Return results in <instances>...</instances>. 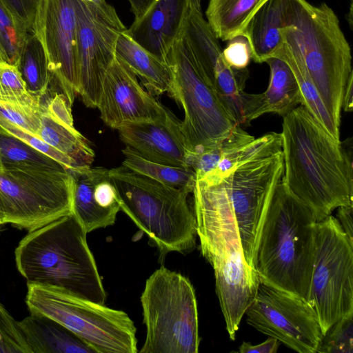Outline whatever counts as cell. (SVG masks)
Here are the masks:
<instances>
[{"label":"cell","instance_id":"603a6c76","mask_svg":"<svg viewBox=\"0 0 353 353\" xmlns=\"http://www.w3.org/2000/svg\"><path fill=\"white\" fill-rule=\"evenodd\" d=\"M19 323L32 353H96L77 335L48 316L30 313Z\"/></svg>","mask_w":353,"mask_h":353},{"label":"cell","instance_id":"cb8c5ba5","mask_svg":"<svg viewBox=\"0 0 353 353\" xmlns=\"http://www.w3.org/2000/svg\"><path fill=\"white\" fill-rule=\"evenodd\" d=\"M282 28V0H268L252 17L243 34L254 62H265L283 44Z\"/></svg>","mask_w":353,"mask_h":353},{"label":"cell","instance_id":"52a82bcc","mask_svg":"<svg viewBox=\"0 0 353 353\" xmlns=\"http://www.w3.org/2000/svg\"><path fill=\"white\" fill-rule=\"evenodd\" d=\"M121 210L149 238L163 256L185 252L196 243V225L186 191L121 165L109 170Z\"/></svg>","mask_w":353,"mask_h":353},{"label":"cell","instance_id":"83f0119b","mask_svg":"<svg viewBox=\"0 0 353 353\" xmlns=\"http://www.w3.org/2000/svg\"><path fill=\"white\" fill-rule=\"evenodd\" d=\"M17 67L24 80L28 91L41 101L52 81L43 48L30 32L21 48Z\"/></svg>","mask_w":353,"mask_h":353},{"label":"cell","instance_id":"277c9868","mask_svg":"<svg viewBox=\"0 0 353 353\" xmlns=\"http://www.w3.org/2000/svg\"><path fill=\"white\" fill-rule=\"evenodd\" d=\"M86 234L72 213L28 232L14 251L18 271L27 283L104 305L107 295Z\"/></svg>","mask_w":353,"mask_h":353},{"label":"cell","instance_id":"7c38bea8","mask_svg":"<svg viewBox=\"0 0 353 353\" xmlns=\"http://www.w3.org/2000/svg\"><path fill=\"white\" fill-rule=\"evenodd\" d=\"M282 150L248 160L218 181L233 209L245 258L254 268V252L260 225L269 200L283 174Z\"/></svg>","mask_w":353,"mask_h":353},{"label":"cell","instance_id":"d6986e66","mask_svg":"<svg viewBox=\"0 0 353 353\" xmlns=\"http://www.w3.org/2000/svg\"><path fill=\"white\" fill-rule=\"evenodd\" d=\"M188 9L187 0H152L126 32L164 61L166 52L181 31Z\"/></svg>","mask_w":353,"mask_h":353},{"label":"cell","instance_id":"e0dca14e","mask_svg":"<svg viewBox=\"0 0 353 353\" xmlns=\"http://www.w3.org/2000/svg\"><path fill=\"white\" fill-rule=\"evenodd\" d=\"M117 130L125 145L143 157L157 163L189 168L181 121L170 111L158 119L125 123Z\"/></svg>","mask_w":353,"mask_h":353},{"label":"cell","instance_id":"ee69618b","mask_svg":"<svg viewBox=\"0 0 353 353\" xmlns=\"http://www.w3.org/2000/svg\"><path fill=\"white\" fill-rule=\"evenodd\" d=\"M3 215L1 203V199H0V222L2 225H3Z\"/></svg>","mask_w":353,"mask_h":353},{"label":"cell","instance_id":"ffe728a7","mask_svg":"<svg viewBox=\"0 0 353 353\" xmlns=\"http://www.w3.org/2000/svg\"><path fill=\"white\" fill-rule=\"evenodd\" d=\"M41 123L36 136L74 160L79 168L90 167L94 152L74 126L71 106L61 95L41 103Z\"/></svg>","mask_w":353,"mask_h":353},{"label":"cell","instance_id":"30bf717a","mask_svg":"<svg viewBox=\"0 0 353 353\" xmlns=\"http://www.w3.org/2000/svg\"><path fill=\"white\" fill-rule=\"evenodd\" d=\"M307 301L317 314L323 334L335 322L353 314V243L332 215L316 223Z\"/></svg>","mask_w":353,"mask_h":353},{"label":"cell","instance_id":"44dd1931","mask_svg":"<svg viewBox=\"0 0 353 353\" xmlns=\"http://www.w3.org/2000/svg\"><path fill=\"white\" fill-rule=\"evenodd\" d=\"M265 63L270 72L267 90L260 94L244 92L242 95V115L246 125L267 113L283 117L303 103L299 84L288 63L276 57L269 58Z\"/></svg>","mask_w":353,"mask_h":353},{"label":"cell","instance_id":"4dcf8cb0","mask_svg":"<svg viewBox=\"0 0 353 353\" xmlns=\"http://www.w3.org/2000/svg\"><path fill=\"white\" fill-rule=\"evenodd\" d=\"M0 99L34 108L41 105L28 91L17 65L6 62L0 63Z\"/></svg>","mask_w":353,"mask_h":353},{"label":"cell","instance_id":"ac0fdd59","mask_svg":"<svg viewBox=\"0 0 353 353\" xmlns=\"http://www.w3.org/2000/svg\"><path fill=\"white\" fill-rule=\"evenodd\" d=\"M109 170L91 166L70 170L73 179L72 214L86 233L112 225L121 210Z\"/></svg>","mask_w":353,"mask_h":353},{"label":"cell","instance_id":"b9f144b4","mask_svg":"<svg viewBox=\"0 0 353 353\" xmlns=\"http://www.w3.org/2000/svg\"><path fill=\"white\" fill-rule=\"evenodd\" d=\"M187 2L188 8L196 10L199 12H202L201 6V0H187Z\"/></svg>","mask_w":353,"mask_h":353},{"label":"cell","instance_id":"5b68a950","mask_svg":"<svg viewBox=\"0 0 353 353\" xmlns=\"http://www.w3.org/2000/svg\"><path fill=\"white\" fill-rule=\"evenodd\" d=\"M283 42L299 52L325 107L340 125L343 92L352 68L351 48L339 19L326 3L282 0Z\"/></svg>","mask_w":353,"mask_h":353},{"label":"cell","instance_id":"7bdbcfd3","mask_svg":"<svg viewBox=\"0 0 353 353\" xmlns=\"http://www.w3.org/2000/svg\"><path fill=\"white\" fill-rule=\"evenodd\" d=\"M347 22L350 25V28L352 29V17H353V14H352V0L350 1V11L349 12L347 13Z\"/></svg>","mask_w":353,"mask_h":353},{"label":"cell","instance_id":"ab89813d","mask_svg":"<svg viewBox=\"0 0 353 353\" xmlns=\"http://www.w3.org/2000/svg\"><path fill=\"white\" fill-rule=\"evenodd\" d=\"M353 73L350 76L346 84L342 100V110L345 112H352L353 110Z\"/></svg>","mask_w":353,"mask_h":353},{"label":"cell","instance_id":"7a4b0ae2","mask_svg":"<svg viewBox=\"0 0 353 353\" xmlns=\"http://www.w3.org/2000/svg\"><path fill=\"white\" fill-rule=\"evenodd\" d=\"M192 193L201 251L214 270L226 329L234 340L260 281L245 258L234 213L220 183L196 178Z\"/></svg>","mask_w":353,"mask_h":353},{"label":"cell","instance_id":"8992f818","mask_svg":"<svg viewBox=\"0 0 353 353\" xmlns=\"http://www.w3.org/2000/svg\"><path fill=\"white\" fill-rule=\"evenodd\" d=\"M172 76L169 95L185 114L181 128L188 153L223 146L245 133L227 110L195 57L183 32L165 53Z\"/></svg>","mask_w":353,"mask_h":353},{"label":"cell","instance_id":"f546056e","mask_svg":"<svg viewBox=\"0 0 353 353\" xmlns=\"http://www.w3.org/2000/svg\"><path fill=\"white\" fill-rule=\"evenodd\" d=\"M32 32L4 0H0V49L6 63L17 65L21 48Z\"/></svg>","mask_w":353,"mask_h":353},{"label":"cell","instance_id":"484cf974","mask_svg":"<svg viewBox=\"0 0 353 353\" xmlns=\"http://www.w3.org/2000/svg\"><path fill=\"white\" fill-rule=\"evenodd\" d=\"M272 57L279 58L288 63L299 84L303 105L331 135L340 140V125L325 107L299 52L283 43Z\"/></svg>","mask_w":353,"mask_h":353},{"label":"cell","instance_id":"2e32d148","mask_svg":"<svg viewBox=\"0 0 353 353\" xmlns=\"http://www.w3.org/2000/svg\"><path fill=\"white\" fill-rule=\"evenodd\" d=\"M97 108L105 124L116 130L125 123L152 121L170 112L117 57L103 78Z\"/></svg>","mask_w":353,"mask_h":353},{"label":"cell","instance_id":"6da1fadb","mask_svg":"<svg viewBox=\"0 0 353 353\" xmlns=\"http://www.w3.org/2000/svg\"><path fill=\"white\" fill-rule=\"evenodd\" d=\"M281 181L312 210L317 222L353 205L351 154L303 105L283 117Z\"/></svg>","mask_w":353,"mask_h":353},{"label":"cell","instance_id":"d590c367","mask_svg":"<svg viewBox=\"0 0 353 353\" xmlns=\"http://www.w3.org/2000/svg\"><path fill=\"white\" fill-rule=\"evenodd\" d=\"M92 8L101 18L121 31L127 28L119 17L114 8L105 0H82Z\"/></svg>","mask_w":353,"mask_h":353},{"label":"cell","instance_id":"4fadbf2b","mask_svg":"<svg viewBox=\"0 0 353 353\" xmlns=\"http://www.w3.org/2000/svg\"><path fill=\"white\" fill-rule=\"evenodd\" d=\"M245 314L248 324L294 351L317 352L323 334L305 299L260 283Z\"/></svg>","mask_w":353,"mask_h":353},{"label":"cell","instance_id":"9a60e30c","mask_svg":"<svg viewBox=\"0 0 353 353\" xmlns=\"http://www.w3.org/2000/svg\"><path fill=\"white\" fill-rule=\"evenodd\" d=\"M77 12L78 94L88 108H97L105 74L115 59L121 32L82 0Z\"/></svg>","mask_w":353,"mask_h":353},{"label":"cell","instance_id":"5bb4252c","mask_svg":"<svg viewBox=\"0 0 353 353\" xmlns=\"http://www.w3.org/2000/svg\"><path fill=\"white\" fill-rule=\"evenodd\" d=\"M32 32L43 48L52 80L72 106L79 71L74 0H37Z\"/></svg>","mask_w":353,"mask_h":353},{"label":"cell","instance_id":"7402d4cb","mask_svg":"<svg viewBox=\"0 0 353 353\" xmlns=\"http://www.w3.org/2000/svg\"><path fill=\"white\" fill-rule=\"evenodd\" d=\"M126 30L121 32L117 38L116 57L141 79L143 85L153 97L164 93L169 94L172 76L168 65L135 41Z\"/></svg>","mask_w":353,"mask_h":353},{"label":"cell","instance_id":"f35d334b","mask_svg":"<svg viewBox=\"0 0 353 353\" xmlns=\"http://www.w3.org/2000/svg\"><path fill=\"white\" fill-rule=\"evenodd\" d=\"M353 205H344L338 208L337 220L342 229L347 236L350 241L353 243L352 227Z\"/></svg>","mask_w":353,"mask_h":353},{"label":"cell","instance_id":"74e56055","mask_svg":"<svg viewBox=\"0 0 353 353\" xmlns=\"http://www.w3.org/2000/svg\"><path fill=\"white\" fill-rule=\"evenodd\" d=\"M279 344L280 342L276 339L270 336L264 342L257 345H252L245 341L239 347V352L241 353H276Z\"/></svg>","mask_w":353,"mask_h":353},{"label":"cell","instance_id":"f1b7e54d","mask_svg":"<svg viewBox=\"0 0 353 353\" xmlns=\"http://www.w3.org/2000/svg\"><path fill=\"white\" fill-rule=\"evenodd\" d=\"M0 163L8 168L43 172L68 170L50 157L0 131Z\"/></svg>","mask_w":353,"mask_h":353},{"label":"cell","instance_id":"60d3db41","mask_svg":"<svg viewBox=\"0 0 353 353\" xmlns=\"http://www.w3.org/2000/svg\"><path fill=\"white\" fill-rule=\"evenodd\" d=\"M152 0H128L130 10L134 15V19L139 17L149 6Z\"/></svg>","mask_w":353,"mask_h":353},{"label":"cell","instance_id":"1f68e13d","mask_svg":"<svg viewBox=\"0 0 353 353\" xmlns=\"http://www.w3.org/2000/svg\"><path fill=\"white\" fill-rule=\"evenodd\" d=\"M353 314L332 324L323 334L317 352H353Z\"/></svg>","mask_w":353,"mask_h":353},{"label":"cell","instance_id":"4316f807","mask_svg":"<svg viewBox=\"0 0 353 353\" xmlns=\"http://www.w3.org/2000/svg\"><path fill=\"white\" fill-rule=\"evenodd\" d=\"M122 152L125 157L122 165L133 172L165 185L183 190L189 194L193 192L196 174L192 168L150 161L128 146H125Z\"/></svg>","mask_w":353,"mask_h":353},{"label":"cell","instance_id":"d4e9b609","mask_svg":"<svg viewBox=\"0 0 353 353\" xmlns=\"http://www.w3.org/2000/svg\"><path fill=\"white\" fill-rule=\"evenodd\" d=\"M268 0H209L207 22L218 39L242 35L254 14Z\"/></svg>","mask_w":353,"mask_h":353},{"label":"cell","instance_id":"836d02e7","mask_svg":"<svg viewBox=\"0 0 353 353\" xmlns=\"http://www.w3.org/2000/svg\"><path fill=\"white\" fill-rule=\"evenodd\" d=\"M41 105L34 108L0 99V115L34 136L41 123Z\"/></svg>","mask_w":353,"mask_h":353},{"label":"cell","instance_id":"9c48e42d","mask_svg":"<svg viewBox=\"0 0 353 353\" xmlns=\"http://www.w3.org/2000/svg\"><path fill=\"white\" fill-rule=\"evenodd\" d=\"M30 313L48 316L77 335L96 353H137V329L127 313L61 289L27 283Z\"/></svg>","mask_w":353,"mask_h":353},{"label":"cell","instance_id":"8fae6325","mask_svg":"<svg viewBox=\"0 0 353 353\" xmlns=\"http://www.w3.org/2000/svg\"><path fill=\"white\" fill-rule=\"evenodd\" d=\"M70 171L43 172L0 163V199L3 224L28 232L72 213Z\"/></svg>","mask_w":353,"mask_h":353},{"label":"cell","instance_id":"e575fe53","mask_svg":"<svg viewBox=\"0 0 353 353\" xmlns=\"http://www.w3.org/2000/svg\"><path fill=\"white\" fill-rule=\"evenodd\" d=\"M222 54L225 62L232 68H246L251 59V52L247 39L242 35L228 41Z\"/></svg>","mask_w":353,"mask_h":353},{"label":"cell","instance_id":"f6af8a7d","mask_svg":"<svg viewBox=\"0 0 353 353\" xmlns=\"http://www.w3.org/2000/svg\"><path fill=\"white\" fill-rule=\"evenodd\" d=\"M1 225H2V224H1V222H0V228H1Z\"/></svg>","mask_w":353,"mask_h":353},{"label":"cell","instance_id":"d6a6232c","mask_svg":"<svg viewBox=\"0 0 353 353\" xmlns=\"http://www.w3.org/2000/svg\"><path fill=\"white\" fill-rule=\"evenodd\" d=\"M0 353H32L19 321L1 303Z\"/></svg>","mask_w":353,"mask_h":353},{"label":"cell","instance_id":"ba28073f","mask_svg":"<svg viewBox=\"0 0 353 353\" xmlns=\"http://www.w3.org/2000/svg\"><path fill=\"white\" fill-rule=\"evenodd\" d=\"M146 336L141 353H197L200 343L195 291L181 273L161 266L141 295Z\"/></svg>","mask_w":353,"mask_h":353},{"label":"cell","instance_id":"3957f363","mask_svg":"<svg viewBox=\"0 0 353 353\" xmlns=\"http://www.w3.org/2000/svg\"><path fill=\"white\" fill-rule=\"evenodd\" d=\"M317 221L308 206L281 181L263 214L254 252L260 283L307 301Z\"/></svg>","mask_w":353,"mask_h":353},{"label":"cell","instance_id":"8d00e7d4","mask_svg":"<svg viewBox=\"0 0 353 353\" xmlns=\"http://www.w3.org/2000/svg\"><path fill=\"white\" fill-rule=\"evenodd\" d=\"M14 14L32 31L37 0H4Z\"/></svg>","mask_w":353,"mask_h":353}]
</instances>
